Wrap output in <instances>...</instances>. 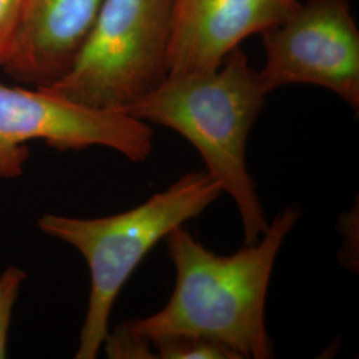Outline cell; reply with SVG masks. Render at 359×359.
Returning <instances> with one entry per match:
<instances>
[{
    "instance_id": "obj_10",
    "label": "cell",
    "mask_w": 359,
    "mask_h": 359,
    "mask_svg": "<svg viewBox=\"0 0 359 359\" xmlns=\"http://www.w3.org/2000/svg\"><path fill=\"white\" fill-rule=\"evenodd\" d=\"M26 278V271L16 266H8L0 274V359L7 355L13 309Z\"/></svg>"
},
{
    "instance_id": "obj_1",
    "label": "cell",
    "mask_w": 359,
    "mask_h": 359,
    "mask_svg": "<svg viewBox=\"0 0 359 359\" xmlns=\"http://www.w3.org/2000/svg\"><path fill=\"white\" fill-rule=\"evenodd\" d=\"M302 217L286 206L256 244L231 256L206 249L181 225L165 237L176 283L165 306L144 318L123 322L151 341L158 337H198L229 348L238 359H270L273 342L265 310L270 278L286 237Z\"/></svg>"
},
{
    "instance_id": "obj_7",
    "label": "cell",
    "mask_w": 359,
    "mask_h": 359,
    "mask_svg": "<svg viewBox=\"0 0 359 359\" xmlns=\"http://www.w3.org/2000/svg\"><path fill=\"white\" fill-rule=\"evenodd\" d=\"M299 0H175L168 74L217 69L245 39L281 25Z\"/></svg>"
},
{
    "instance_id": "obj_3",
    "label": "cell",
    "mask_w": 359,
    "mask_h": 359,
    "mask_svg": "<svg viewBox=\"0 0 359 359\" xmlns=\"http://www.w3.org/2000/svg\"><path fill=\"white\" fill-rule=\"evenodd\" d=\"M221 194L206 170L189 172L123 213L96 218L46 213L39 218V229L75 248L90 269V298L75 358L99 355L116 299L133 271L170 231L198 217Z\"/></svg>"
},
{
    "instance_id": "obj_11",
    "label": "cell",
    "mask_w": 359,
    "mask_h": 359,
    "mask_svg": "<svg viewBox=\"0 0 359 359\" xmlns=\"http://www.w3.org/2000/svg\"><path fill=\"white\" fill-rule=\"evenodd\" d=\"M103 346L108 358L154 359L151 342L130 332L124 323L117 325L114 332L108 333Z\"/></svg>"
},
{
    "instance_id": "obj_4",
    "label": "cell",
    "mask_w": 359,
    "mask_h": 359,
    "mask_svg": "<svg viewBox=\"0 0 359 359\" xmlns=\"http://www.w3.org/2000/svg\"><path fill=\"white\" fill-rule=\"evenodd\" d=\"M175 0H104L71 68L46 88L76 103L127 111L168 72Z\"/></svg>"
},
{
    "instance_id": "obj_9",
    "label": "cell",
    "mask_w": 359,
    "mask_h": 359,
    "mask_svg": "<svg viewBox=\"0 0 359 359\" xmlns=\"http://www.w3.org/2000/svg\"><path fill=\"white\" fill-rule=\"evenodd\" d=\"M154 359H238L217 342L198 337H158L149 341Z\"/></svg>"
},
{
    "instance_id": "obj_12",
    "label": "cell",
    "mask_w": 359,
    "mask_h": 359,
    "mask_svg": "<svg viewBox=\"0 0 359 359\" xmlns=\"http://www.w3.org/2000/svg\"><path fill=\"white\" fill-rule=\"evenodd\" d=\"M26 0H0V68L13 55Z\"/></svg>"
},
{
    "instance_id": "obj_2",
    "label": "cell",
    "mask_w": 359,
    "mask_h": 359,
    "mask_svg": "<svg viewBox=\"0 0 359 359\" xmlns=\"http://www.w3.org/2000/svg\"><path fill=\"white\" fill-rule=\"evenodd\" d=\"M266 93L240 47L217 69L168 74L126 112L172 129L191 142L206 172L231 197L244 228V245L256 244L269 226L256 182L246 165V145Z\"/></svg>"
},
{
    "instance_id": "obj_8",
    "label": "cell",
    "mask_w": 359,
    "mask_h": 359,
    "mask_svg": "<svg viewBox=\"0 0 359 359\" xmlns=\"http://www.w3.org/2000/svg\"><path fill=\"white\" fill-rule=\"evenodd\" d=\"M104 0H26L4 71L32 87H48L71 68Z\"/></svg>"
},
{
    "instance_id": "obj_5",
    "label": "cell",
    "mask_w": 359,
    "mask_h": 359,
    "mask_svg": "<svg viewBox=\"0 0 359 359\" xmlns=\"http://www.w3.org/2000/svg\"><path fill=\"white\" fill-rule=\"evenodd\" d=\"M35 140L57 151L104 147L139 164L154 152V132L126 111L92 108L46 88L0 83V180L23 175L28 142Z\"/></svg>"
},
{
    "instance_id": "obj_6",
    "label": "cell",
    "mask_w": 359,
    "mask_h": 359,
    "mask_svg": "<svg viewBox=\"0 0 359 359\" xmlns=\"http://www.w3.org/2000/svg\"><path fill=\"white\" fill-rule=\"evenodd\" d=\"M265 63L257 71L266 95L293 84L335 93L358 114L359 29L350 0H306L262 34Z\"/></svg>"
}]
</instances>
